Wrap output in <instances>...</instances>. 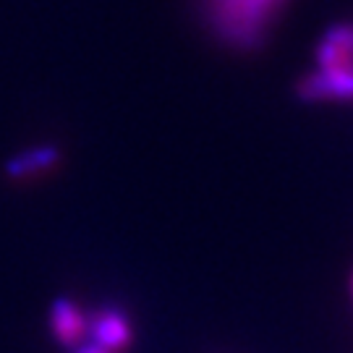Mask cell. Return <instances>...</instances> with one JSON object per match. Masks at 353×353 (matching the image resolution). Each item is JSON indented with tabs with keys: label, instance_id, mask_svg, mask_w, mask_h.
Here are the masks:
<instances>
[{
	"label": "cell",
	"instance_id": "3957f363",
	"mask_svg": "<svg viewBox=\"0 0 353 353\" xmlns=\"http://www.w3.org/2000/svg\"><path fill=\"white\" fill-rule=\"evenodd\" d=\"M89 316L84 309L71 299H58L50 306V330L52 338L65 345V348H76L87 341Z\"/></svg>",
	"mask_w": 353,
	"mask_h": 353
},
{
	"label": "cell",
	"instance_id": "7a4b0ae2",
	"mask_svg": "<svg viewBox=\"0 0 353 353\" xmlns=\"http://www.w3.org/2000/svg\"><path fill=\"white\" fill-rule=\"evenodd\" d=\"M87 338L92 343H97L100 348L110 353H121L126 351L131 341H134V330H131V322L123 312H118L113 306L108 309H100L89 316V327H87Z\"/></svg>",
	"mask_w": 353,
	"mask_h": 353
},
{
	"label": "cell",
	"instance_id": "277c9868",
	"mask_svg": "<svg viewBox=\"0 0 353 353\" xmlns=\"http://www.w3.org/2000/svg\"><path fill=\"white\" fill-rule=\"evenodd\" d=\"M61 160V152L50 147V144H39V147H32V150L19 152L16 157L8 160L6 165V173L13 181H29V178L45 176L48 170H52Z\"/></svg>",
	"mask_w": 353,
	"mask_h": 353
},
{
	"label": "cell",
	"instance_id": "6da1fadb",
	"mask_svg": "<svg viewBox=\"0 0 353 353\" xmlns=\"http://www.w3.org/2000/svg\"><path fill=\"white\" fill-rule=\"evenodd\" d=\"M285 3L288 0H202V8L223 42L236 50H254L278 21Z\"/></svg>",
	"mask_w": 353,
	"mask_h": 353
},
{
	"label": "cell",
	"instance_id": "8992f818",
	"mask_svg": "<svg viewBox=\"0 0 353 353\" xmlns=\"http://www.w3.org/2000/svg\"><path fill=\"white\" fill-rule=\"evenodd\" d=\"M351 288H353V278H351Z\"/></svg>",
	"mask_w": 353,
	"mask_h": 353
},
{
	"label": "cell",
	"instance_id": "5b68a950",
	"mask_svg": "<svg viewBox=\"0 0 353 353\" xmlns=\"http://www.w3.org/2000/svg\"><path fill=\"white\" fill-rule=\"evenodd\" d=\"M71 353H110V351H105V348H100L97 343H92V341H84L81 345H76Z\"/></svg>",
	"mask_w": 353,
	"mask_h": 353
}]
</instances>
